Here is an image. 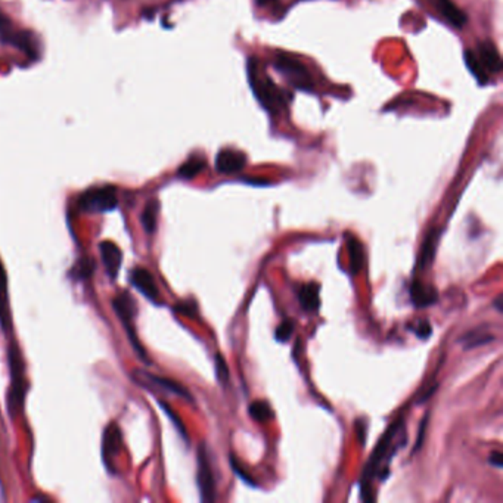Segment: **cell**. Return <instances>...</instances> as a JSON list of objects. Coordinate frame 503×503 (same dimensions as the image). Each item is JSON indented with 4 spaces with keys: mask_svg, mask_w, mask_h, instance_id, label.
I'll return each instance as SVG.
<instances>
[{
    "mask_svg": "<svg viewBox=\"0 0 503 503\" xmlns=\"http://www.w3.org/2000/svg\"><path fill=\"white\" fill-rule=\"evenodd\" d=\"M121 431L117 427V423L111 422L110 425H107L104 437H102V459H104L107 470L111 472L115 471L114 460L121 451Z\"/></svg>",
    "mask_w": 503,
    "mask_h": 503,
    "instance_id": "cell-8",
    "label": "cell"
},
{
    "mask_svg": "<svg viewBox=\"0 0 503 503\" xmlns=\"http://www.w3.org/2000/svg\"><path fill=\"white\" fill-rule=\"evenodd\" d=\"M197 480H198V487H200V493H201V500L213 502L216 499V496H214V492H216L214 475H213V470L210 465L209 453H207V450H205L204 444H201L198 449Z\"/></svg>",
    "mask_w": 503,
    "mask_h": 503,
    "instance_id": "cell-7",
    "label": "cell"
},
{
    "mask_svg": "<svg viewBox=\"0 0 503 503\" xmlns=\"http://www.w3.org/2000/svg\"><path fill=\"white\" fill-rule=\"evenodd\" d=\"M402 427H403V421L402 419H396V422L382 435L377 449L372 451V456H370L369 462L366 463V468H365L363 475H362V499L363 500H372L373 499V496H370V481L373 479V474L378 471L381 462L385 459L386 453H389L394 437L398 434L400 430H402Z\"/></svg>",
    "mask_w": 503,
    "mask_h": 503,
    "instance_id": "cell-4",
    "label": "cell"
},
{
    "mask_svg": "<svg viewBox=\"0 0 503 503\" xmlns=\"http://www.w3.org/2000/svg\"><path fill=\"white\" fill-rule=\"evenodd\" d=\"M130 282L139 290L140 294H144L148 300L158 303L160 301V291L156 283V279L151 275L149 270L145 267H135L130 273Z\"/></svg>",
    "mask_w": 503,
    "mask_h": 503,
    "instance_id": "cell-9",
    "label": "cell"
},
{
    "mask_svg": "<svg viewBox=\"0 0 503 503\" xmlns=\"http://www.w3.org/2000/svg\"><path fill=\"white\" fill-rule=\"evenodd\" d=\"M248 80L257 100L270 112H278L287 105V99L282 90L275 86L272 79L260 70V63L257 59L250 58L248 61Z\"/></svg>",
    "mask_w": 503,
    "mask_h": 503,
    "instance_id": "cell-1",
    "label": "cell"
},
{
    "mask_svg": "<svg viewBox=\"0 0 503 503\" xmlns=\"http://www.w3.org/2000/svg\"><path fill=\"white\" fill-rule=\"evenodd\" d=\"M95 260L92 259V257H87V255H83L82 259L77 262L73 269H71V276L77 280H84L87 278H90L93 275L95 272Z\"/></svg>",
    "mask_w": 503,
    "mask_h": 503,
    "instance_id": "cell-20",
    "label": "cell"
},
{
    "mask_svg": "<svg viewBox=\"0 0 503 503\" xmlns=\"http://www.w3.org/2000/svg\"><path fill=\"white\" fill-rule=\"evenodd\" d=\"M414 332L416 333L418 338H428L431 332H433V328L430 325L428 320H422L418 324V326L414 329Z\"/></svg>",
    "mask_w": 503,
    "mask_h": 503,
    "instance_id": "cell-28",
    "label": "cell"
},
{
    "mask_svg": "<svg viewBox=\"0 0 503 503\" xmlns=\"http://www.w3.org/2000/svg\"><path fill=\"white\" fill-rule=\"evenodd\" d=\"M269 2H272V0H257V3H259V5H266Z\"/></svg>",
    "mask_w": 503,
    "mask_h": 503,
    "instance_id": "cell-33",
    "label": "cell"
},
{
    "mask_svg": "<svg viewBox=\"0 0 503 503\" xmlns=\"http://www.w3.org/2000/svg\"><path fill=\"white\" fill-rule=\"evenodd\" d=\"M112 307H114L115 313H117L120 322L123 324V326L127 332V337H128V340H130L132 347L135 348V352L139 354L140 359H144L147 363H149V360L145 353V348L142 347V344L139 343L137 332L135 328V319H136V312H137L135 299L127 291H121L112 299Z\"/></svg>",
    "mask_w": 503,
    "mask_h": 503,
    "instance_id": "cell-3",
    "label": "cell"
},
{
    "mask_svg": "<svg viewBox=\"0 0 503 503\" xmlns=\"http://www.w3.org/2000/svg\"><path fill=\"white\" fill-rule=\"evenodd\" d=\"M463 59H465L467 68L471 71V74L475 77L476 82L480 84H486L488 82V75L486 73V68L483 67V63L480 61V58L476 57L475 52H472L471 49H467L465 54H463Z\"/></svg>",
    "mask_w": 503,
    "mask_h": 503,
    "instance_id": "cell-18",
    "label": "cell"
},
{
    "mask_svg": "<svg viewBox=\"0 0 503 503\" xmlns=\"http://www.w3.org/2000/svg\"><path fill=\"white\" fill-rule=\"evenodd\" d=\"M438 239H440V230L431 229L427 239H425V242L422 245V250L419 254V267L421 269H425L431 262H434V254L437 250Z\"/></svg>",
    "mask_w": 503,
    "mask_h": 503,
    "instance_id": "cell-17",
    "label": "cell"
},
{
    "mask_svg": "<svg viewBox=\"0 0 503 503\" xmlns=\"http://www.w3.org/2000/svg\"><path fill=\"white\" fill-rule=\"evenodd\" d=\"M0 326L5 331L10 326L9 296H8V276L3 263L0 262Z\"/></svg>",
    "mask_w": 503,
    "mask_h": 503,
    "instance_id": "cell-14",
    "label": "cell"
},
{
    "mask_svg": "<svg viewBox=\"0 0 503 503\" xmlns=\"http://www.w3.org/2000/svg\"><path fill=\"white\" fill-rule=\"evenodd\" d=\"M348 251H350L352 272L357 273L363 264V248L357 238L348 237Z\"/></svg>",
    "mask_w": 503,
    "mask_h": 503,
    "instance_id": "cell-23",
    "label": "cell"
},
{
    "mask_svg": "<svg viewBox=\"0 0 503 503\" xmlns=\"http://www.w3.org/2000/svg\"><path fill=\"white\" fill-rule=\"evenodd\" d=\"M300 304L306 312H316L320 306V287L319 283H307L300 291Z\"/></svg>",
    "mask_w": 503,
    "mask_h": 503,
    "instance_id": "cell-15",
    "label": "cell"
},
{
    "mask_svg": "<svg viewBox=\"0 0 503 503\" xmlns=\"http://www.w3.org/2000/svg\"><path fill=\"white\" fill-rule=\"evenodd\" d=\"M160 406L163 407V410L165 412V414H167V416H169L170 419H172V422H173V425H174V427H176V430L179 431V434L180 435H182L183 437V440H186V442H189V437H188V433H186V428H185V425H183V422H182V419H180L176 414H174V412H173V409L169 406V405H167V403H164V402H160Z\"/></svg>",
    "mask_w": 503,
    "mask_h": 503,
    "instance_id": "cell-25",
    "label": "cell"
},
{
    "mask_svg": "<svg viewBox=\"0 0 503 503\" xmlns=\"http://www.w3.org/2000/svg\"><path fill=\"white\" fill-rule=\"evenodd\" d=\"M427 421H428V416H425L423 421H422V427H421V430H419V435H418V440H416V444H415L414 451H416V450L422 446V438H423V434H425V427H427Z\"/></svg>",
    "mask_w": 503,
    "mask_h": 503,
    "instance_id": "cell-31",
    "label": "cell"
},
{
    "mask_svg": "<svg viewBox=\"0 0 503 503\" xmlns=\"http://www.w3.org/2000/svg\"><path fill=\"white\" fill-rule=\"evenodd\" d=\"M410 296H412V301H414L415 306H418V307L431 306L438 299L437 291L434 288L423 285V283H421V282H415L414 285H412Z\"/></svg>",
    "mask_w": 503,
    "mask_h": 503,
    "instance_id": "cell-16",
    "label": "cell"
},
{
    "mask_svg": "<svg viewBox=\"0 0 503 503\" xmlns=\"http://www.w3.org/2000/svg\"><path fill=\"white\" fill-rule=\"evenodd\" d=\"M502 300H503V295H499L497 296V299L495 300V306H496V308H497V310L502 313L503 312V307H502Z\"/></svg>",
    "mask_w": 503,
    "mask_h": 503,
    "instance_id": "cell-32",
    "label": "cell"
},
{
    "mask_svg": "<svg viewBox=\"0 0 503 503\" xmlns=\"http://www.w3.org/2000/svg\"><path fill=\"white\" fill-rule=\"evenodd\" d=\"M273 66L294 87L301 90L313 89L312 75L300 61L291 58L287 54H279L273 62Z\"/></svg>",
    "mask_w": 503,
    "mask_h": 503,
    "instance_id": "cell-6",
    "label": "cell"
},
{
    "mask_svg": "<svg viewBox=\"0 0 503 503\" xmlns=\"http://www.w3.org/2000/svg\"><path fill=\"white\" fill-rule=\"evenodd\" d=\"M216 373H217V378L220 382H227L229 380V369H227V365L225 362L223 356L217 354L216 356Z\"/></svg>",
    "mask_w": 503,
    "mask_h": 503,
    "instance_id": "cell-27",
    "label": "cell"
},
{
    "mask_svg": "<svg viewBox=\"0 0 503 503\" xmlns=\"http://www.w3.org/2000/svg\"><path fill=\"white\" fill-rule=\"evenodd\" d=\"M248 412H250V416L254 421H259V422H266L269 419H272V416H273L272 409H270L269 403L263 402V400H255V402H253L250 405Z\"/></svg>",
    "mask_w": 503,
    "mask_h": 503,
    "instance_id": "cell-24",
    "label": "cell"
},
{
    "mask_svg": "<svg viewBox=\"0 0 503 503\" xmlns=\"http://www.w3.org/2000/svg\"><path fill=\"white\" fill-rule=\"evenodd\" d=\"M230 465H232V468H234V471H235V472L241 476L242 481L248 483L250 486H255V483H254V481H251V479H250V476H248L247 474H245V471H242V470H241L238 460H237L234 456H232V455H230Z\"/></svg>",
    "mask_w": 503,
    "mask_h": 503,
    "instance_id": "cell-29",
    "label": "cell"
},
{
    "mask_svg": "<svg viewBox=\"0 0 503 503\" xmlns=\"http://www.w3.org/2000/svg\"><path fill=\"white\" fill-rule=\"evenodd\" d=\"M204 169H205L204 158L192 157L186 163H183L182 165H180L177 176L182 177V179H186V180H190L193 177H197Z\"/></svg>",
    "mask_w": 503,
    "mask_h": 503,
    "instance_id": "cell-22",
    "label": "cell"
},
{
    "mask_svg": "<svg viewBox=\"0 0 503 503\" xmlns=\"http://www.w3.org/2000/svg\"><path fill=\"white\" fill-rule=\"evenodd\" d=\"M431 3L438 10V14H440L450 25H453V27L462 29L463 25L467 24L468 21L467 15L463 14V12L451 2V0H431Z\"/></svg>",
    "mask_w": 503,
    "mask_h": 503,
    "instance_id": "cell-12",
    "label": "cell"
},
{
    "mask_svg": "<svg viewBox=\"0 0 503 503\" xmlns=\"http://www.w3.org/2000/svg\"><path fill=\"white\" fill-rule=\"evenodd\" d=\"M502 458H503V456H502L500 451H493V453L490 455L488 462L492 463V465H495L496 468H502V467H503V459H502Z\"/></svg>",
    "mask_w": 503,
    "mask_h": 503,
    "instance_id": "cell-30",
    "label": "cell"
},
{
    "mask_svg": "<svg viewBox=\"0 0 503 503\" xmlns=\"http://www.w3.org/2000/svg\"><path fill=\"white\" fill-rule=\"evenodd\" d=\"M245 164H247V157L237 149H222L216 157V170L223 174L238 173Z\"/></svg>",
    "mask_w": 503,
    "mask_h": 503,
    "instance_id": "cell-10",
    "label": "cell"
},
{
    "mask_svg": "<svg viewBox=\"0 0 503 503\" xmlns=\"http://www.w3.org/2000/svg\"><path fill=\"white\" fill-rule=\"evenodd\" d=\"M8 360H9V369H10V386L8 391V412L9 416L14 419L18 414L22 412L25 393H27V385H25L24 377V363L22 356L18 350L15 341H12L8 350Z\"/></svg>",
    "mask_w": 503,
    "mask_h": 503,
    "instance_id": "cell-2",
    "label": "cell"
},
{
    "mask_svg": "<svg viewBox=\"0 0 503 503\" xmlns=\"http://www.w3.org/2000/svg\"><path fill=\"white\" fill-rule=\"evenodd\" d=\"M476 57L480 58L483 67L487 68L488 71H492L495 74H499L502 71V58L493 42L486 40L479 43V52H476Z\"/></svg>",
    "mask_w": 503,
    "mask_h": 503,
    "instance_id": "cell-13",
    "label": "cell"
},
{
    "mask_svg": "<svg viewBox=\"0 0 503 503\" xmlns=\"http://www.w3.org/2000/svg\"><path fill=\"white\" fill-rule=\"evenodd\" d=\"M158 211H160V204L157 200H152L149 201L145 209H144V213H142L140 216V220H142V226H144L145 232L149 235H152L153 232H156L157 229V218H158Z\"/></svg>",
    "mask_w": 503,
    "mask_h": 503,
    "instance_id": "cell-19",
    "label": "cell"
},
{
    "mask_svg": "<svg viewBox=\"0 0 503 503\" xmlns=\"http://www.w3.org/2000/svg\"><path fill=\"white\" fill-rule=\"evenodd\" d=\"M117 205L119 198L114 186L87 189L79 198V207L86 213H108L115 210Z\"/></svg>",
    "mask_w": 503,
    "mask_h": 503,
    "instance_id": "cell-5",
    "label": "cell"
},
{
    "mask_svg": "<svg viewBox=\"0 0 503 503\" xmlns=\"http://www.w3.org/2000/svg\"><path fill=\"white\" fill-rule=\"evenodd\" d=\"M100 259L104 263L107 273L111 279H115L120 272V267L123 263V253L112 241H102L99 243Z\"/></svg>",
    "mask_w": 503,
    "mask_h": 503,
    "instance_id": "cell-11",
    "label": "cell"
},
{
    "mask_svg": "<svg viewBox=\"0 0 503 503\" xmlns=\"http://www.w3.org/2000/svg\"><path fill=\"white\" fill-rule=\"evenodd\" d=\"M294 332V324L291 320H283L275 332V338L280 343H287Z\"/></svg>",
    "mask_w": 503,
    "mask_h": 503,
    "instance_id": "cell-26",
    "label": "cell"
},
{
    "mask_svg": "<svg viewBox=\"0 0 503 503\" xmlns=\"http://www.w3.org/2000/svg\"><path fill=\"white\" fill-rule=\"evenodd\" d=\"M148 378L156 382L158 386H161V389L170 391L179 397H183V398H188V400H192V396L190 393L185 389L183 385H180L179 382L173 381V380H169V378H163V377H157V375H148Z\"/></svg>",
    "mask_w": 503,
    "mask_h": 503,
    "instance_id": "cell-21",
    "label": "cell"
}]
</instances>
